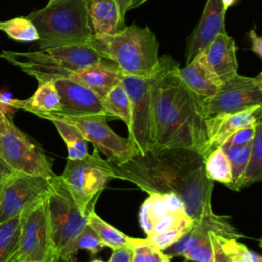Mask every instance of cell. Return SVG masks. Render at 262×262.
I'll list each match as a JSON object with an SVG mask.
<instances>
[{
  "label": "cell",
  "mask_w": 262,
  "mask_h": 262,
  "mask_svg": "<svg viewBox=\"0 0 262 262\" xmlns=\"http://www.w3.org/2000/svg\"><path fill=\"white\" fill-rule=\"evenodd\" d=\"M204 161V156L193 149L154 146L125 162L107 163L114 179L130 181L148 194H176L186 213L196 220L213 213L214 181L207 177Z\"/></svg>",
  "instance_id": "1"
},
{
  "label": "cell",
  "mask_w": 262,
  "mask_h": 262,
  "mask_svg": "<svg viewBox=\"0 0 262 262\" xmlns=\"http://www.w3.org/2000/svg\"><path fill=\"white\" fill-rule=\"evenodd\" d=\"M178 63L168 55L151 87L155 147H181L205 155L208 135L202 99L178 75Z\"/></svg>",
  "instance_id": "2"
},
{
  "label": "cell",
  "mask_w": 262,
  "mask_h": 262,
  "mask_svg": "<svg viewBox=\"0 0 262 262\" xmlns=\"http://www.w3.org/2000/svg\"><path fill=\"white\" fill-rule=\"evenodd\" d=\"M88 45L116 63L124 75L147 77L159 67V43L148 27L131 25L116 34L92 35Z\"/></svg>",
  "instance_id": "3"
},
{
  "label": "cell",
  "mask_w": 262,
  "mask_h": 262,
  "mask_svg": "<svg viewBox=\"0 0 262 262\" xmlns=\"http://www.w3.org/2000/svg\"><path fill=\"white\" fill-rule=\"evenodd\" d=\"M88 0H49L28 17L39 34V49L88 44L93 35Z\"/></svg>",
  "instance_id": "4"
},
{
  "label": "cell",
  "mask_w": 262,
  "mask_h": 262,
  "mask_svg": "<svg viewBox=\"0 0 262 262\" xmlns=\"http://www.w3.org/2000/svg\"><path fill=\"white\" fill-rule=\"evenodd\" d=\"M0 57L34 77L39 83L70 78L75 72L92 64L95 59L88 45H67L29 52L2 50Z\"/></svg>",
  "instance_id": "5"
},
{
  "label": "cell",
  "mask_w": 262,
  "mask_h": 262,
  "mask_svg": "<svg viewBox=\"0 0 262 262\" xmlns=\"http://www.w3.org/2000/svg\"><path fill=\"white\" fill-rule=\"evenodd\" d=\"M194 220L173 193H150L139 210V224L146 241L162 252L185 235Z\"/></svg>",
  "instance_id": "6"
},
{
  "label": "cell",
  "mask_w": 262,
  "mask_h": 262,
  "mask_svg": "<svg viewBox=\"0 0 262 262\" xmlns=\"http://www.w3.org/2000/svg\"><path fill=\"white\" fill-rule=\"evenodd\" d=\"M79 207L87 213L94 210L100 192L113 178L112 169L97 148L80 159H67L59 175Z\"/></svg>",
  "instance_id": "7"
},
{
  "label": "cell",
  "mask_w": 262,
  "mask_h": 262,
  "mask_svg": "<svg viewBox=\"0 0 262 262\" xmlns=\"http://www.w3.org/2000/svg\"><path fill=\"white\" fill-rule=\"evenodd\" d=\"M46 203L53 252L59 255L87 225L89 213L79 207L59 175L51 178Z\"/></svg>",
  "instance_id": "8"
},
{
  "label": "cell",
  "mask_w": 262,
  "mask_h": 262,
  "mask_svg": "<svg viewBox=\"0 0 262 262\" xmlns=\"http://www.w3.org/2000/svg\"><path fill=\"white\" fill-rule=\"evenodd\" d=\"M158 69L152 75L147 77L124 75L121 81L131 103V117L127 138L133 154L142 155L154 147L151 87Z\"/></svg>",
  "instance_id": "9"
},
{
  "label": "cell",
  "mask_w": 262,
  "mask_h": 262,
  "mask_svg": "<svg viewBox=\"0 0 262 262\" xmlns=\"http://www.w3.org/2000/svg\"><path fill=\"white\" fill-rule=\"evenodd\" d=\"M0 157L16 173L51 178L52 161L44 150L11 121L0 135Z\"/></svg>",
  "instance_id": "10"
},
{
  "label": "cell",
  "mask_w": 262,
  "mask_h": 262,
  "mask_svg": "<svg viewBox=\"0 0 262 262\" xmlns=\"http://www.w3.org/2000/svg\"><path fill=\"white\" fill-rule=\"evenodd\" d=\"M202 104L206 119L262 105V73L256 77L230 76L214 95L203 98Z\"/></svg>",
  "instance_id": "11"
},
{
  "label": "cell",
  "mask_w": 262,
  "mask_h": 262,
  "mask_svg": "<svg viewBox=\"0 0 262 262\" xmlns=\"http://www.w3.org/2000/svg\"><path fill=\"white\" fill-rule=\"evenodd\" d=\"M56 117L75 125L83 134L85 139L92 143L99 152L106 156L107 161L122 163L132 155V149L127 137L118 135L108 126V121L114 119L108 115H85V116H64L46 114L40 116Z\"/></svg>",
  "instance_id": "12"
},
{
  "label": "cell",
  "mask_w": 262,
  "mask_h": 262,
  "mask_svg": "<svg viewBox=\"0 0 262 262\" xmlns=\"http://www.w3.org/2000/svg\"><path fill=\"white\" fill-rule=\"evenodd\" d=\"M51 178L16 172L5 178L0 189V222L20 216L44 200Z\"/></svg>",
  "instance_id": "13"
},
{
  "label": "cell",
  "mask_w": 262,
  "mask_h": 262,
  "mask_svg": "<svg viewBox=\"0 0 262 262\" xmlns=\"http://www.w3.org/2000/svg\"><path fill=\"white\" fill-rule=\"evenodd\" d=\"M17 250L19 262H43L54 255L47 213L46 198L20 216Z\"/></svg>",
  "instance_id": "14"
},
{
  "label": "cell",
  "mask_w": 262,
  "mask_h": 262,
  "mask_svg": "<svg viewBox=\"0 0 262 262\" xmlns=\"http://www.w3.org/2000/svg\"><path fill=\"white\" fill-rule=\"evenodd\" d=\"M214 232L217 235L226 238H241L244 237L237 229H235L229 222L228 217L219 216L214 212L212 214L203 215L194 220L192 228L177 242L163 251L170 258L175 256H183L193 247L210 237V233Z\"/></svg>",
  "instance_id": "15"
},
{
  "label": "cell",
  "mask_w": 262,
  "mask_h": 262,
  "mask_svg": "<svg viewBox=\"0 0 262 262\" xmlns=\"http://www.w3.org/2000/svg\"><path fill=\"white\" fill-rule=\"evenodd\" d=\"M53 83L60 98V111L52 114L64 116L107 115L103 108L102 99L86 86L69 78L56 79Z\"/></svg>",
  "instance_id": "16"
},
{
  "label": "cell",
  "mask_w": 262,
  "mask_h": 262,
  "mask_svg": "<svg viewBox=\"0 0 262 262\" xmlns=\"http://www.w3.org/2000/svg\"><path fill=\"white\" fill-rule=\"evenodd\" d=\"M260 120H262V105L232 114L207 118L206 129L208 143L204 158L217 147H220L235 132L243 128L256 125Z\"/></svg>",
  "instance_id": "17"
},
{
  "label": "cell",
  "mask_w": 262,
  "mask_h": 262,
  "mask_svg": "<svg viewBox=\"0 0 262 262\" xmlns=\"http://www.w3.org/2000/svg\"><path fill=\"white\" fill-rule=\"evenodd\" d=\"M225 11L222 0H207L196 27L187 38L185 47L186 63L200 51L204 50L219 33H225Z\"/></svg>",
  "instance_id": "18"
},
{
  "label": "cell",
  "mask_w": 262,
  "mask_h": 262,
  "mask_svg": "<svg viewBox=\"0 0 262 262\" xmlns=\"http://www.w3.org/2000/svg\"><path fill=\"white\" fill-rule=\"evenodd\" d=\"M182 82L201 98L214 95L222 85V80L209 64L204 50L200 51L184 68L178 67Z\"/></svg>",
  "instance_id": "19"
},
{
  "label": "cell",
  "mask_w": 262,
  "mask_h": 262,
  "mask_svg": "<svg viewBox=\"0 0 262 262\" xmlns=\"http://www.w3.org/2000/svg\"><path fill=\"white\" fill-rule=\"evenodd\" d=\"M123 76L116 63L102 57L98 62L75 72L69 79L86 86L103 99L112 88L121 83Z\"/></svg>",
  "instance_id": "20"
},
{
  "label": "cell",
  "mask_w": 262,
  "mask_h": 262,
  "mask_svg": "<svg viewBox=\"0 0 262 262\" xmlns=\"http://www.w3.org/2000/svg\"><path fill=\"white\" fill-rule=\"evenodd\" d=\"M236 49L233 38L228 36L226 32L219 33L204 49L209 64L222 82L237 73Z\"/></svg>",
  "instance_id": "21"
},
{
  "label": "cell",
  "mask_w": 262,
  "mask_h": 262,
  "mask_svg": "<svg viewBox=\"0 0 262 262\" xmlns=\"http://www.w3.org/2000/svg\"><path fill=\"white\" fill-rule=\"evenodd\" d=\"M87 10L93 35H112L126 27L114 0H88Z\"/></svg>",
  "instance_id": "22"
},
{
  "label": "cell",
  "mask_w": 262,
  "mask_h": 262,
  "mask_svg": "<svg viewBox=\"0 0 262 262\" xmlns=\"http://www.w3.org/2000/svg\"><path fill=\"white\" fill-rule=\"evenodd\" d=\"M14 110L30 112L38 117L60 111V98L53 81L39 83L34 94L27 99H16L12 101Z\"/></svg>",
  "instance_id": "23"
},
{
  "label": "cell",
  "mask_w": 262,
  "mask_h": 262,
  "mask_svg": "<svg viewBox=\"0 0 262 262\" xmlns=\"http://www.w3.org/2000/svg\"><path fill=\"white\" fill-rule=\"evenodd\" d=\"M262 177V120L255 128V135L252 140L251 150L244 172L233 190L241 189L258 182Z\"/></svg>",
  "instance_id": "24"
},
{
  "label": "cell",
  "mask_w": 262,
  "mask_h": 262,
  "mask_svg": "<svg viewBox=\"0 0 262 262\" xmlns=\"http://www.w3.org/2000/svg\"><path fill=\"white\" fill-rule=\"evenodd\" d=\"M44 119L53 123L56 130L63 139L68 148V159H80L88 154V141L75 125L56 117L48 116Z\"/></svg>",
  "instance_id": "25"
},
{
  "label": "cell",
  "mask_w": 262,
  "mask_h": 262,
  "mask_svg": "<svg viewBox=\"0 0 262 262\" xmlns=\"http://www.w3.org/2000/svg\"><path fill=\"white\" fill-rule=\"evenodd\" d=\"M87 224L94 230L100 242L104 247H108L112 250L129 247L132 242V237L128 236L124 232L120 231L101 217H99L94 210L88 215Z\"/></svg>",
  "instance_id": "26"
},
{
  "label": "cell",
  "mask_w": 262,
  "mask_h": 262,
  "mask_svg": "<svg viewBox=\"0 0 262 262\" xmlns=\"http://www.w3.org/2000/svg\"><path fill=\"white\" fill-rule=\"evenodd\" d=\"M207 177L212 181L223 183L228 188L233 182L230 162L221 147L210 152L204 161Z\"/></svg>",
  "instance_id": "27"
},
{
  "label": "cell",
  "mask_w": 262,
  "mask_h": 262,
  "mask_svg": "<svg viewBox=\"0 0 262 262\" xmlns=\"http://www.w3.org/2000/svg\"><path fill=\"white\" fill-rule=\"evenodd\" d=\"M20 236V217L0 222V262H11L15 257Z\"/></svg>",
  "instance_id": "28"
},
{
  "label": "cell",
  "mask_w": 262,
  "mask_h": 262,
  "mask_svg": "<svg viewBox=\"0 0 262 262\" xmlns=\"http://www.w3.org/2000/svg\"><path fill=\"white\" fill-rule=\"evenodd\" d=\"M102 105L107 115L122 120L128 127L131 117V103L129 95L122 83L112 88L102 99Z\"/></svg>",
  "instance_id": "29"
},
{
  "label": "cell",
  "mask_w": 262,
  "mask_h": 262,
  "mask_svg": "<svg viewBox=\"0 0 262 262\" xmlns=\"http://www.w3.org/2000/svg\"><path fill=\"white\" fill-rule=\"evenodd\" d=\"M0 31L16 42L33 43L39 40L37 29L28 16H16L0 21Z\"/></svg>",
  "instance_id": "30"
},
{
  "label": "cell",
  "mask_w": 262,
  "mask_h": 262,
  "mask_svg": "<svg viewBox=\"0 0 262 262\" xmlns=\"http://www.w3.org/2000/svg\"><path fill=\"white\" fill-rule=\"evenodd\" d=\"M103 244L98 238L97 234L90 227V225H86L82 231L76 235L61 251L60 256H73L79 250H86L92 256L96 255L103 249Z\"/></svg>",
  "instance_id": "31"
},
{
  "label": "cell",
  "mask_w": 262,
  "mask_h": 262,
  "mask_svg": "<svg viewBox=\"0 0 262 262\" xmlns=\"http://www.w3.org/2000/svg\"><path fill=\"white\" fill-rule=\"evenodd\" d=\"M251 143L243 144V145H229V144H222L220 147L226 154L230 166H231V173L233 182L230 185V189H234L236 183L238 182L244 169L247 165L250 150H251Z\"/></svg>",
  "instance_id": "32"
},
{
  "label": "cell",
  "mask_w": 262,
  "mask_h": 262,
  "mask_svg": "<svg viewBox=\"0 0 262 262\" xmlns=\"http://www.w3.org/2000/svg\"><path fill=\"white\" fill-rule=\"evenodd\" d=\"M131 262H161L164 253L152 246L146 238L132 237Z\"/></svg>",
  "instance_id": "33"
},
{
  "label": "cell",
  "mask_w": 262,
  "mask_h": 262,
  "mask_svg": "<svg viewBox=\"0 0 262 262\" xmlns=\"http://www.w3.org/2000/svg\"><path fill=\"white\" fill-rule=\"evenodd\" d=\"M213 255L211 238H207L193 247L187 253H185L182 257L185 261L192 262H211Z\"/></svg>",
  "instance_id": "34"
},
{
  "label": "cell",
  "mask_w": 262,
  "mask_h": 262,
  "mask_svg": "<svg viewBox=\"0 0 262 262\" xmlns=\"http://www.w3.org/2000/svg\"><path fill=\"white\" fill-rule=\"evenodd\" d=\"M256 125L249 126V127H246V128H243V129L238 130L233 135H231L223 144L243 145V144L251 143L253 138H254V135H255Z\"/></svg>",
  "instance_id": "35"
},
{
  "label": "cell",
  "mask_w": 262,
  "mask_h": 262,
  "mask_svg": "<svg viewBox=\"0 0 262 262\" xmlns=\"http://www.w3.org/2000/svg\"><path fill=\"white\" fill-rule=\"evenodd\" d=\"M210 238H211L212 250H213L211 262H231V256L221 244L220 235H217L214 232H211Z\"/></svg>",
  "instance_id": "36"
},
{
  "label": "cell",
  "mask_w": 262,
  "mask_h": 262,
  "mask_svg": "<svg viewBox=\"0 0 262 262\" xmlns=\"http://www.w3.org/2000/svg\"><path fill=\"white\" fill-rule=\"evenodd\" d=\"M131 247H124L113 250L108 262H131Z\"/></svg>",
  "instance_id": "37"
},
{
  "label": "cell",
  "mask_w": 262,
  "mask_h": 262,
  "mask_svg": "<svg viewBox=\"0 0 262 262\" xmlns=\"http://www.w3.org/2000/svg\"><path fill=\"white\" fill-rule=\"evenodd\" d=\"M250 39L252 42V50L259 57H262V38L256 33L255 30L250 31Z\"/></svg>",
  "instance_id": "38"
},
{
  "label": "cell",
  "mask_w": 262,
  "mask_h": 262,
  "mask_svg": "<svg viewBox=\"0 0 262 262\" xmlns=\"http://www.w3.org/2000/svg\"><path fill=\"white\" fill-rule=\"evenodd\" d=\"M114 2L116 3V5L118 7L120 16L125 19V14L129 10L131 0H114Z\"/></svg>",
  "instance_id": "39"
},
{
  "label": "cell",
  "mask_w": 262,
  "mask_h": 262,
  "mask_svg": "<svg viewBox=\"0 0 262 262\" xmlns=\"http://www.w3.org/2000/svg\"><path fill=\"white\" fill-rule=\"evenodd\" d=\"M11 121L12 119L7 117L4 114V112L0 108V135H2L7 130V127Z\"/></svg>",
  "instance_id": "40"
},
{
  "label": "cell",
  "mask_w": 262,
  "mask_h": 262,
  "mask_svg": "<svg viewBox=\"0 0 262 262\" xmlns=\"http://www.w3.org/2000/svg\"><path fill=\"white\" fill-rule=\"evenodd\" d=\"M14 172L8 167V165L1 159L0 157V176H3V177H8L10 176L11 174H13Z\"/></svg>",
  "instance_id": "41"
},
{
  "label": "cell",
  "mask_w": 262,
  "mask_h": 262,
  "mask_svg": "<svg viewBox=\"0 0 262 262\" xmlns=\"http://www.w3.org/2000/svg\"><path fill=\"white\" fill-rule=\"evenodd\" d=\"M51 262H75L73 259V256H60V255H54Z\"/></svg>",
  "instance_id": "42"
},
{
  "label": "cell",
  "mask_w": 262,
  "mask_h": 262,
  "mask_svg": "<svg viewBox=\"0 0 262 262\" xmlns=\"http://www.w3.org/2000/svg\"><path fill=\"white\" fill-rule=\"evenodd\" d=\"M146 1H148V0H131L129 10H130V9H134V8H137L138 6L142 5V4L145 3Z\"/></svg>",
  "instance_id": "43"
},
{
  "label": "cell",
  "mask_w": 262,
  "mask_h": 262,
  "mask_svg": "<svg viewBox=\"0 0 262 262\" xmlns=\"http://www.w3.org/2000/svg\"><path fill=\"white\" fill-rule=\"evenodd\" d=\"M222 1H223V6H224V8H225V10H226L227 7L230 6V5H232L235 0H222Z\"/></svg>",
  "instance_id": "44"
},
{
  "label": "cell",
  "mask_w": 262,
  "mask_h": 262,
  "mask_svg": "<svg viewBox=\"0 0 262 262\" xmlns=\"http://www.w3.org/2000/svg\"><path fill=\"white\" fill-rule=\"evenodd\" d=\"M161 262H171V258L168 256V255H166L165 253H164V255H163V258H162V261Z\"/></svg>",
  "instance_id": "45"
},
{
  "label": "cell",
  "mask_w": 262,
  "mask_h": 262,
  "mask_svg": "<svg viewBox=\"0 0 262 262\" xmlns=\"http://www.w3.org/2000/svg\"><path fill=\"white\" fill-rule=\"evenodd\" d=\"M5 178H7V177H3V176H0V189H1L2 183H3V181L5 180Z\"/></svg>",
  "instance_id": "46"
},
{
  "label": "cell",
  "mask_w": 262,
  "mask_h": 262,
  "mask_svg": "<svg viewBox=\"0 0 262 262\" xmlns=\"http://www.w3.org/2000/svg\"><path fill=\"white\" fill-rule=\"evenodd\" d=\"M11 262H19V261H18V259H17V253H16L15 257H14V258L11 260Z\"/></svg>",
  "instance_id": "47"
},
{
  "label": "cell",
  "mask_w": 262,
  "mask_h": 262,
  "mask_svg": "<svg viewBox=\"0 0 262 262\" xmlns=\"http://www.w3.org/2000/svg\"><path fill=\"white\" fill-rule=\"evenodd\" d=\"M91 262H105V261H102V260H100V259H93V260H91ZM108 262V261H107Z\"/></svg>",
  "instance_id": "48"
},
{
  "label": "cell",
  "mask_w": 262,
  "mask_h": 262,
  "mask_svg": "<svg viewBox=\"0 0 262 262\" xmlns=\"http://www.w3.org/2000/svg\"><path fill=\"white\" fill-rule=\"evenodd\" d=\"M54 255H55V254H54ZM54 255H53L52 257H50L49 259H47L46 261H43V262H51V261H52V259H53V257H54Z\"/></svg>",
  "instance_id": "49"
},
{
  "label": "cell",
  "mask_w": 262,
  "mask_h": 262,
  "mask_svg": "<svg viewBox=\"0 0 262 262\" xmlns=\"http://www.w3.org/2000/svg\"><path fill=\"white\" fill-rule=\"evenodd\" d=\"M231 256V255H230ZM231 262H241V261H238L237 259H234L233 257H231Z\"/></svg>",
  "instance_id": "50"
}]
</instances>
